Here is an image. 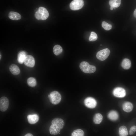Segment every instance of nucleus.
<instances>
[{
  "instance_id": "obj_28",
  "label": "nucleus",
  "mask_w": 136,
  "mask_h": 136,
  "mask_svg": "<svg viewBox=\"0 0 136 136\" xmlns=\"http://www.w3.org/2000/svg\"><path fill=\"white\" fill-rule=\"evenodd\" d=\"M134 16L136 18V8L134 10L133 14Z\"/></svg>"
},
{
  "instance_id": "obj_13",
  "label": "nucleus",
  "mask_w": 136,
  "mask_h": 136,
  "mask_svg": "<svg viewBox=\"0 0 136 136\" xmlns=\"http://www.w3.org/2000/svg\"><path fill=\"white\" fill-rule=\"evenodd\" d=\"M26 52L24 51L20 52L18 54L17 56V61L20 64H22L27 56Z\"/></svg>"
},
{
  "instance_id": "obj_12",
  "label": "nucleus",
  "mask_w": 136,
  "mask_h": 136,
  "mask_svg": "<svg viewBox=\"0 0 136 136\" xmlns=\"http://www.w3.org/2000/svg\"><path fill=\"white\" fill-rule=\"evenodd\" d=\"M61 129L55 125L52 124L49 128L50 133L52 135H56L58 134Z\"/></svg>"
},
{
  "instance_id": "obj_2",
  "label": "nucleus",
  "mask_w": 136,
  "mask_h": 136,
  "mask_svg": "<svg viewBox=\"0 0 136 136\" xmlns=\"http://www.w3.org/2000/svg\"><path fill=\"white\" fill-rule=\"evenodd\" d=\"M79 67L82 71L86 73H94L96 69L94 66L90 65L86 61L81 62L80 64Z\"/></svg>"
},
{
  "instance_id": "obj_18",
  "label": "nucleus",
  "mask_w": 136,
  "mask_h": 136,
  "mask_svg": "<svg viewBox=\"0 0 136 136\" xmlns=\"http://www.w3.org/2000/svg\"><path fill=\"white\" fill-rule=\"evenodd\" d=\"M121 66L124 69H129L131 66V62L130 60L127 58L124 59L121 63Z\"/></svg>"
},
{
  "instance_id": "obj_22",
  "label": "nucleus",
  "mask_w": 136,
  "mask_h": 136,
  "mask_svg": "<svg viewBox=\"0 0 136 136\" xmlns=\"http://www.w3.org/2000/svg\"><path fill=\"white\" fill-rule=\"evenodd\" d=\"M53 51L54 54L56 55H58L62 52V49L60 46L56 45L53 47Z\"/></svg>"
},
{
  "instance_id": "obj_26",
  "label": "nucleus",
  "mask_w": 136,
  "mask_h": 136,
  "mask_svg": "<svg viewBox=\"0 0 136 136\" xmlns=\"http://www.w3.org/2000/svg\"><path fill=\"white\" fill-rule=\"evenodd\" d=\"M97 36L94 32H91L89 38V40L90 41H93L97 40Z\"/></svg>"
},
{
  "instance_id": "obj_30",
  "label": "nucleus",
  "mask_w": 136,
  "mask_h": 136,
  "mask_svg": "<svg viewBox=\"0 0 136 136\" xmlns=\"http://www.w3.org/2000/svg\"><path fill=\"white\" fill-rule=\"evenodd\" d=\"M113 8H114L113 7H111L110 8V9L111 10H112L113 9Z\"/></svg>"
},
{
  "instance_id": "obj_10",
  "label": "nucleus",
  "mask_w": 136,
  "mask_h": 136,
  "mask_svg": "<svg viewBox=\"0 0 136 136\" xmlns=\"http://www.w3.org/2000/svg\"><path fill=\"white\" fill-rule=\"evenodd\" d=\"M51 124L55 125L61 129L63 127L64 125V122L63 120L59 118H55L52 121Z\"/></svg>"
},
{
  "instance_id": "obj_24",
  "label": "nucleus",
  "mask_w": 136,
  "mask_h": 136,
  "mask_svg": "<svg viewBox=\"0 0 136 136\" xmlns=\"http://www.w3.org/2000/svg\"><path fill=\"white\" fill-rule=\"evenodd\" d=\"M27 82L28 85L31 87L35 86L37 84L36 79L33 77L29 78L27 79Z\"/></svg>"
},
{
  "instance_id": "obj_17",
  "label": "nucleus",
  "mask_w": 136,
  "mask_h": 136,
  "mask_svg": "<svg viewBox=\"0 0 136 136\" xmlns=\"http://www.w3.org/2000/svg\"><path fill=\"white\" fill-rule=\"evenodd\" d=\"M9 69L10 71L13 75H17L20 73V71L19 67L15 64L11 65L10 66Z\"/></svg>"
},
{
  "instance_id": "obj_5",
  "label": "nucleus",
  "mask_w": 136,
  "mask_h": 136,
  "mask_svg": "<svg viewBox=\"0 0 136 136\" xmlns=\"http://www.w3.org/2000/svg\"><path fill=\"white\" fill-rule=\"evenodd\" d=\"M84 5L83 0H74L70 3V6L71 10H76L81 9Z\"/></svg>"
},
{
  "instance_id": "obj_8",
  "label": "nucleus",
  "mask_w": 136,
  "mask_h": 136,
  "mask_svg": "<svg viewBox=\"0 0 136 136\" xmlns=\"http://www.w3.org/2000/svg\"><path fill=\"white\" fill-rule=\"evenodd\" d=\"M113 93L115 96L118 97H123L126 95L125 90L121 87H117L115 88Z\"/></svg>"
},
{
  "instance_id": "obj_14",
  "label": "nucleus",
  "mask_w": 136,
  "mask_h": 136,
  "mask_svg": "<svg viewBox=\"0 0 136 136\" xmlns=\"http://www.w3.org/2000/svg\"><path fill=\"white\" fill-rule=\"evenodd\" d=\"M8 16L10 19L13 20H19L21 18V16L19 13L13 11L10 12Z\"/></svg>"
},
{
  "instance_id": "obj_29",
  "label": "nucleus",
  "mask_w": 136,
  "mask_h": 136,
  "mask_svg": "<svg viewBox=\"0 0 136 136\" xmlns=\"http://www.w3.org/2000/svg\"><path fill=\"white\" fill-rule=\"evenodd\" d=\"M25 136H33V135L30 133H28L25 134Z\"/></svg>"
},
{
  "instance_id": "obj_16",
  "label": "nucleus",
  "mask_w": 136,
  "mask_h": 136,
  "mask_svg": "<svg viewBox=\"0 0 136 136\" xmlns=\"http://www.w3.org/2000/svg\"><path fill=\"white\" fill-rule=\"evenodd\" d=\"M108 118L112 121H115L117 120L119 116L118 113L115 111H111L108 114Z\"/></svg>"
},
{
  "instance_id": "obj_31",
  "label": "nucleus",
  "mask_w": 136,
  "mask_h": 136,
  "mask_svg": "<svg viewBox=\"0 0 136 136\" xmlns=\"http://www.w3.org/2000/svg\"><path fill=\"white\" fill-rule=\"evenodd\" d=\"M1 55L0 54V59L1 58Z\"/></svg>"
},
{
  "instance_id": "obj_1",
  "label": "nucleus",
  "mask_w": 136,
  "mask_h": 136,
  "mask_svg": "<svg viewBox=\"0 0 136 136\" xmlns=\"http://www.w3.org/2000/svg\"><path fill=\"white\" fill-rule=\"evenodd\" d=\"M49 13L47 10L43 7H39L35 14L36 18L38 20H44L48 17Z\"/></svg>"
},
{
  "instance_id": "obj_11",
  "label": "nucleus",
  "mask_w": 136,
  "mask_h": 136,
  "mask_svg": "<svg viewBox=\"0 0 136 136\" xmlns=\"http://www.w3.org/2000/svg\"><path fill=\"white\" fill-rule=\"evenodd\" d=\"M28 121L30 124H34L38 122L39 117L36 114L29 115L27 117Z\"/></svg>"
},
{
  "instance_id": "obj_27",
  "label": "nucleus",
  "mask_w": 136,
  "mask_h": 136,
  "mask_svg": "<svg viewBox=\"0 0 136 136\" xmlns=\"http://www.w3.org/2000/svg\"><path fill=\"white\" fill-rule=\"evenodd\" d=\"M136 131V126H133L130 128L129 133L130 135H132Z\"/></svg>"
},
{
  "instance_id": "obj_7",
  "label": "nucleus",
  "mask_w": 136,
  "mask_h": 136,
  "mask_svg": "<svg viewBox=\"0 0 136 136\" xmlns=\"http://www.w3.org/2000/svg\"><path fill=\"white\" fill-rule=\"evenodd\" d=\"M9 105V101L8 98L3 96L0 99V110L2 112L6 111Z\"/></svg>"
},
{
  "instance_id": "obj_21",
  "label": "nucleus",
  "mask_w": 136,
  "mask_h": 136,
  "mask_svg": "<svg viewBox=\"0 0 136 136\" xmlns=\"http://www.w3.org/2000/svg\"><path fill=\"white\" fill-rule=\"evenodd\" d=\"M121 0H110L109 3L111 7H113L115 9L120 5Z\"/></svg>"
},
{
  "instance_id": "obj_20",
  "label": "nucleus",
  "mask_w": 136,
  "mask_h": 136,
  "mask_svg": "<svg viewBox=\"0 0 136 136\" xmlns=\"http://www.w3.org/2000/svg\"><path fill=\"white\" fill-rule=\"evenodd\" d=\"M119 134L120 136L127 135L128 134V132L126 127L124 126H121L119 129Z\"/></svg>"
},
{
  "instance_id": "obj_23",
  "label": "nucleus",
  "mask_w": 136,
  "mask_h": 136,
  "mask_svg": "<svg viewBox=\"0 0 136 136\" xmlns=\"http://www.w3.org/2000/svg\"><path fill=\"white\" fill-rule=\"evenodd\" d=\"M84 133L83 131L81 129H77L74 130L71 134V136H83Z\"/></svg>"
},
{
  "instance_id": "obj_15",
  "label": "nucleus",
  "mask_w": 136,
  "mask_h": 136,
  "mask_svg": "<svg viewBox=\"0 0 136 136\" xmlns=\"http://www.w3.org/2000/svg\"><path fill=\"white\" fill-rule=\"evenodd\" d=\"M132 104L129 102L124 103L123 105L122 108L123 110L127 112H129L132 111L133 109Z\"/></svg>"
},
{
  "instance_id": "obj_4",
  "label": "nucleus",
  "mask_w": 136,
  "mask_h": 136,
  "mask_svg": "<svg viewBox=\"0 0 136 136\" xmlns=\"http://www.w3.org/2000/svg\"><path fill=\"white\" fill-rule=\"evenodd\" d=\"M110 53L109 49L106 48L98 51L96 54V57L99 60L104 61L107 58Z\"/></svg>"
},
{
  "instance_id": "obj_6",
  "label": "nucleus",
  "mask_w": 136,
  "mask_h": 136,
  "mask_svg": "<svg viewBox=\"0 0 136 136\" xmlns=\"http://www.w3.org/2000/svg\"><path fill=\"white\" fill-rule=\"evenodd\" d=\"M84 103L86 107L91 109L94 108L97 105L96 100L91 97H88L86 98L84 100Z\"/></svg>"
},
{
  "instance_id": "obj_19",
  "label": "nucleus",
  "mask_w": 136,
  "mask_h": 136,
  "mask_svg": "<svg viewBox=\"0 0 136 136\" xmlns=\"http://www.w3.org/2000/svg\"><path fill=\"white\" fill-rule=\"evenodd\" d=\"M103 117L101 114L98 113L96 114L93 118V121L95 124H100L102 120Z\"/></svg>"
},
{
  "instance_id": "obj_9",
  "label": "nucleus",
  "mask_w": 136,
  "mask_h": 136,
  "mask_svg": "<svg viewBox=\"0 0 136 136\" xmlns=\"http://www.w3.org/2000/svg\"><path fill=\"white\" fill-rule=\"evenodd\" d=\"M24 63L26 66L30 67H32L35 65L34 58L31 55H27L24 61Z\"/></svg>"
},
{
  "instance_id": "obj_3",
  "label": "nucleus",
  "mask_w": 136,
  "mask_h": 136,
  "mask_svg": "<svg viewBox=\"0 0 136 136\" xmlns=\"http://www.w3.org/2000/svg\"><path fill=\"white\" fill-rule=\"evenodd\" d=\"M48 97L51 103L54 105L58 104L61 100V95L57 91H55L51 92L48 95Z\"/></svg>"
},
{
  "instance_id": "obj_25",
  "label": "nucleus",
  "mask_w": 136,
  "mask_h": 136,
  "mask_svg": "<svg viewBox=\"0 0 136 136\" xmlns=\"http://www.w3.org/2000/svg\"><path fill=\"white\" fill-rule=\"evenodd\" d=\"M102 26L106 30H110L112 27L111 25L105 21L102 22Z\"/></svg>"
}]
</instances>
